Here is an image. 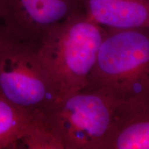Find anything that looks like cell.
Segmentation results:
<instances>
[{"mask_svg":"<svg viewBox=\"0 0 149 149\" xmlns=\"http://www.w3.org/2000/svg\"><path fill=\"white\" fill-rule=\"evenodd\" d=\"M104 28L84 91L104 95L118 105L149 101V27Z\"/></svg>","mask_w":149,"mask_h":149,"instance_id":"6da1fadb","label":"cell"},{"mask_svg":"<svg viewBox=\"0 0 149 149\" xmlns=\"http://www.w3.org/2000/svg\"><path fill=\"white\" fill-rule=\"evenodd\" d=\"M105 28L80 11L54 27L37 44L59 98L84 89L97 58Z\"/></svg>","mask_w":149,"mask_h":149,"instance_id":"7a4b0ae2","label":"cell"},{"mask_svg":"<svg viewBox=\"0 0 149 149\" xmlns=\"http://www.w3.org/2000/svg\"><path fill=\"white\" fill-rule=\"evenodd\" d=\"M0 97L36 115H45L59 99L37 44L18 40L3 29L0 35Z\"/></svg>","mask_w":149,"mask_h":149,"instance_id":"3957f363","label":"cell"},{"mask_svg":"<svg viewBox=\"0 0 149 149\" xmlns=\"http://www.w3.org/2000/svg\"><path fill=\"white\" fill-rule=\"evenodd\" d=\"M117 106L104 95L82 90L59 98L45 120L63 149H107Z\"/></svg>","mask_w":149,"mask_h":149,"instance_id":"277c9868","label":"cell"},{"mask_svg":"<svg viewBox=\"0 0 149 149\" xmlns=\"http://www.w3.org/2000/svg\"><path fill=\"white\" fill-rule=\"evenodd\" d=\"M82 10L78 0H0L3 31L37 44L54 27Z\"/></svg>","mask_w":149,"mask_h":149,"instance_id":"5b68a950","label":"cell"},{"mask_svg":"<svg viewBox=\"0 0 149 149\" xmlns=\"http://www.w3.org/2000/svg\"><path fill=\"white\" fill-rule=\"evenodd\" d=\"M48 132L45 116L30 113L0 97V149H35Z\"/></svg>","mask_w":149,"mask_h":149,"instance_id":"8992f818","label":"cell"},{"mask_svg":"<svg viewBox=\"0 0 149 149\" xmlns=\"http://www.w3.org/2000/svg\"><path fill=\"white\" fill-rule=\"evenodd\" d=\"M86 15L101 26L149 27V0H78Z\"/></svg>","mask_w":149,"mask_h":149,"instance_id":"52a82bcc","label":"cell"},{"mask_svg":"<svg viewBox=\"0 0 149 149\" xmlns=\"http://www.w3.org/2000/svg\"><path fill=\"white\" fill-rule=\"evenodd\" d=\"M107 149H149V101L117 106Z\"/></svg>","mask_w":149,"mask_h":149,"instance_id":"ba28073f","label":"cell"},{"mask_svg":"<svg viewBox=\"0 0 149 149\" xmlns=\"http://www.w3.org/2000/svg\"><path fill=\"white\" fill-rule=\"evenodd\" d=\"M3 32V28L2 26H1V20H0V35H1V33Z\"/></svg>","mask_w":149,"mask_h":149,"instance_id":"9c48e42d","label":"cell"}]
</instances>
